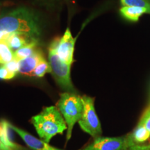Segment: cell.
I'll use <instances>...</instances> for the list:
<instances>
[{
	"label": "cell",
	"mask_w": 150,
	"mask_h": 150,
	"mask_svg": "<svg viewBox=\"0 0 150 150\" xmlns=\"http://www.w3.org/2000/svg\"><path fill=\"white\" fill-rule=\"evenodd\" d=\"M126 138L128 150H150V133L140 120Z\"/></svg>",
	"instance_id": "6"
},
{
	"label": "cell",
	"mask_w": 150,
	"mask_h": 150,
	"mask_svg": "<svg viewBox=\"0 0 150 150\" xmlns=\"http://www.w3.org/2000/svg\"><path fill=\"white\" fill-rule=\"evenodd\" d=\"M43 59H44V57H43L42 52L37 50L35 53L31 56L20 61L18 72L22 74L32 76V73L35 68Z\"/></svg>",
	"instance_id": "10"
},
{
	"label": "cell",
	"mask_w": 150,
	"mask_h": 150,
	"mask_svg": "<svg viewBox=\"0 0 150 150\" xmlns=\"http://www.w3.org/2000/svg\"><path fill=\"white\" fill-rule=\"evenodd\" d=\"M19 62H20V61H18V59L14 58L12 61L6 63V64L4 65L9 71H11V72H13L15 74H17L19 71Z\"/></svg>",
	"instance_id": "19"
},
{
	"label": "cell",
	"mask_w": 150,
	"mask_h": 150,
	"mask_svg": "<svg viewBox=\"0 0 150 150\" xmlns=\"http://www.w3.org/2000/svg\"><path fill=\"white\" fill-rule=\"evenodd\" d=\"M75 41L76 39L72 37L70 29L67 28L61 38L56 39L52 43L55 47L56 54L60 59L69 65H72L74 61L73 54Z\"/></svg>",
	"instance_id": "7"
},
{
	"label": "cell",
	"mask_w": 150,
	"mask_h": 150,
	"mask_svg": "<svg viewBox=\"0 0 150 150\" xmlns=\"http://www.w3.org/2000/svg\"><path fill=\"white\" fill-rule=\"evenodd\" d=\"M37 45L38 40L31 41L27 45L22 47L17 51L14 52V58L18 59V61H21V60L25 59V58L31 56L37 50Z\"/></svg>",
	"instance_id": "13"
},
{
	"label": "cell",
	"mask_w": 150,
	"mask_h": 150,
	"mask_svg": "<svg viewBox=\"0 0 150 150\" xmlns=\"http://www.w3.org/2000/svg\"><path fill=\"white\" fill-rule=\"evenodd\" d=\"M52 68L50 63L43 59L41 61L39 64L35 68L34 71L32 73V76H37V77H42L47 73H51Z\"/></svg>",
	"instance_id": "15"
},
{
	"label": "cell",
	"mask_w": 150,
	"mask_h": 150,
	"mask_svg": "<svg viewBox=\"0 0 150 150\" xmlns=\"http://www.w3.org/2000/svg\"><path fill=\"white\" fill-rule=\"evenodd\" d=\"M9 125L12 130L16 131L17 134L22 138V140L27 144L28 147H29L32 150H61L52 147L49 145V143H47L42 140L38 139L37 138L29 134L27 131L13 126L11 123H9Z\"/></svg>",
	"instance_id": "9"
},
{
	"label": "cell",
	"mask_w": 150,
	"mask_h": 150,
	"mask_svg": "<svg viewBox=\"0 0 150 150\" xmlns=\"http://www.w3.org/2000/svg\"><path fill=\"white\" fill-rule=\"evenodd\" d=\"M83 104V111L81 118L78 122L85 132L95 138L101 137L102 135V126L95 108V99L93 97L83 95L81 97Z\"/></svg>",
	"instance_id": "5"
},
{
	"label": "cell",
	"mask_w": 150,
	"mask_h": 150,
	"mask_svg": "<svg viewBox=\"0 0 150 150\" xmlns=\"http://www.w3.org/2000/svg\"><path fill=\"white\" fill-rule=\"evenodd\" d=\"M56 107L59 108L67 125L66 143L70 140L73 127L81 118L83 111V104L81 97L76 93H61L60 98L56 103Z\"/></svg>",
	"instance_id": "3"
},
{
	"label": "cell",
	"mask_w": 150,
	"mask_h": 150,
	"mask_svg": "<svg viewBox=\"0 0 150 150\" xmlns=\"http://www.w3.org/2000/svg\"><path fill=\"white\" fill-rule=\"evenodd\" d=\"M147 108H150V97H149V104H148V106Z\"/></svg>",
	"instance_id": "20"
},
{
	"label": "cell",
	"mask_w": 150,
	"mask_h": 150,
	"mask_svg": "<svg viewBox=\"0 0 150 150\" xmlns=\"http://www.w3.org/2000/svg\"><path fill=\"white\" fill-rule=\"evenodd\" d=\"M123 6H138L145 8L150 14V0H120Z\"/></svg>",
	"instance_id": "16"
},
{
	"label": "cell",
	"mask_w": 150,
	"mask_h": 150,
	"mask_svg": "<svg viewBox=\"0 0 150 150\" xmlns=\"http://www.w3.org/2000/svg\"><path fill=\"white\" fill-rule=\"evenodd\" d=\"M120 12L123 18L132 22H137L142 15L147 13L145 8L138 6H123Z\"/></svg>",
	"instance_id": "12"
},
{
	"label": "cell",
	"mask_w": 150,
	"mask_h": 150,
	"mask_svg": "<svg viewBox=\"0 0 150 150\" xmlns=\"http://www.w3.org/2000/svg\"><path fill=\"white\" fill-rule=\"evenodd\" d=\"M140 121L143 124L145 128L150 133V108H147L140 117Z\"/></svg>",
	"instance_id": "18"
},
{
	"label": "cell",
	"mask_w": 150,
	"mask_h": 150,
	"mask_svg": "<svg viewBox=\"0 0 150 150\" xmlns=\"http://www.w3.org/2000/svg\"><path fill=\"white\" fill-rule=\"evenodd\" d=\"M80 150H128L126 136L99 137Z\"/></svg>",
	"instance_id": "8"
},
{
	"label": "cell",
	"mask_w": 150,
	"mask_h": 150,
	"mask_svg": "<svg viewBox=\"0 0 150 150\" xmlns=\"http://www.w3.org/2000/svg\"><path fill=\"white\" fill-rule=\"evenodd\" d=\"M41 33L38 17L32 11L20 7L0 16V39L11 33L24 35L31 40H38Z\"/></svg>",
	"instance_id": "1"
},
{
	"label": "cell",
	"mask_w": 150,
	"mask_h": 150,
	"mask_svg": "<svg viewBox=\"0 0 150 150\" xmlns=\"http://www.w3.org/2000/svg\"><path fill=\"white\" fill-rule=\"evenodd\" d=\"M49 63L52 68V76L58 85L66 92L76 93L70 77L71 65L60 59L52 44L49 48Z\"/></svg>",
	"instance_id": "4"
},
{
	"label": "cell",
	"mask_w": 150,
	"mask_h": 150,
	"mask_svg": "<svg viewBox=\"0 0 150 150\" xmlns=\"http://www.w3.org/2000/svg\"><path fill=\"white\" fill-rule=\"evenodd\" d=\"M14 59V52L6 39H0V64L4 65Z\"/></svg>",
	"instance_id": "14"
},
{
	"label": "cell",
	"mask_w": 150,
	"mask_h": 150,
	"mask_svg": "<svg viewBox=\"0 0 150 150\" xmlns=\"http://www.w3.org/2000/svg\"><path fill=\"white\" fill-rule=\"evenodd\" d=\"M16 76V74L13 72H11L4 65L0 67V79L9 80L12 79Z\"/></svg>",
	"instance_id": "17"
},
{
	"label": "cell",
	"mask_w": 150,
	"mask_h": 150,
	"mask_svg": "<svg viewBox=\"0 0 150 150\" xmlns=\"http://www.w3.org/2000/svg\"><path fill=\"white\" fill-rule=\"evenodd\" d=\"M31 122L41 140L47 143L67 129L66 122L55 106L45 107L40 113L33 116Z\"/></svg>",
	"instance_id": "2"
},
{
	"label": "cell",
	"mask_w": 150,
	"mask_h": 150,
	"mask_svg": "<svg viewBox=\"0 0 150 150\" xmlns=\"http://www.w3.org/2000/svg\"><path fill=\"white\" fill-rule=\"evenodd\" d=\"M8 42L9 47L12 50L13 52H16L22 47L27 45L29 42L33 40H31L29 38L24 35L18 34V33H11L7 35L5 38Z\"/></svg>",
	"instance_id": "11"
}]
</instances>
